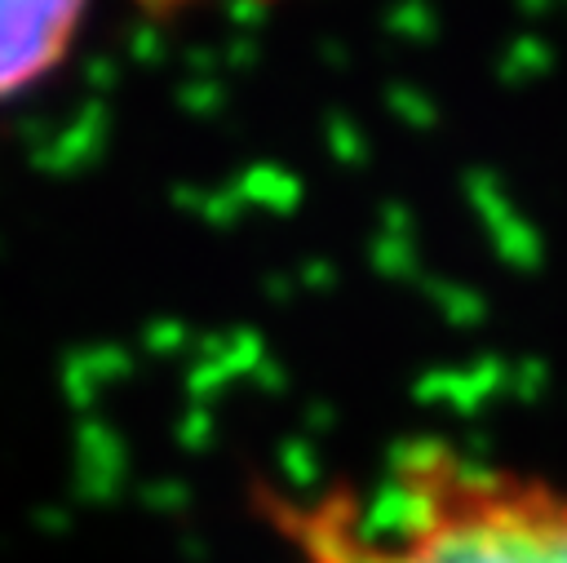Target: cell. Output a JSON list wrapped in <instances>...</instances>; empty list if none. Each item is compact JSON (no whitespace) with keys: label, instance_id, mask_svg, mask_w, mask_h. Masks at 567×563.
<instances>
[{"label":"cell","instance_id":"6da1fadb","mask_svg":"<svg viewBox=\"0 0 567 563\" xmlns=\"http://www.w3.org/2000/svg\"><path fill=\"white\" fill-rule=\"evenodd\" d=\"M297 536L310 563H567V483L416 439L368 514L315 505Z\"/></svg>","mask_w":567,"mask_h":563},{"label":"cell","instance_id":"7a4b0ae2","mask_svg":"<svg viewBox=\"0 0 567 563\" xmlns=\"http://www.w3.org/2000/svg\"><path fill=\"white\" fill-rule=\"evenodd\" d=\"M93 0H0V102L49 80L75 49Z\"/></svg>","mask_w":567,"mask_h":563},{"label":"cell","instance_id":"3957f363","mask_svg":"<svg viewBox=\"0 0 567 563\" xmlns=\"http://www.w3.org/2000/svg\"><path fill=\"white\" fill-rule=\"evenodd\" d=\"M133 4H137V13H146V18L164 22V18H182L186 9L208 4V0H133ZM248 4H270V0H248Z\"/></svg>","mask_w":567,"mask_h":563}]
</instances>
